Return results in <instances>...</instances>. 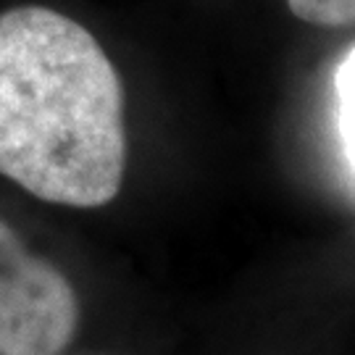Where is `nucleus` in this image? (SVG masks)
I'll list each match as a JSON object with an SVG mask.
<instances>
[{
    "mask_svg": "<svg viewBox=\"0 0 355 355\" xmlns=\"http://www.w3.org/2000/svg\"><path fill=\"white\" fill-rule=\"evenodd\" d=\"M124 168V89L101 42L45 6L0 13V177L45 203L101 208Z\"/></svg>",
    "mask_w": 355,
    "mask_h": 355,
    "instance_id": "1",
    "label": "nucleus"
},
{
    "mask_svg": "<svg viewBox=\"0 0 355 355\" xmlns=\"http://www.w3.org/2000/svg\"><path fill=\"white\" fill-rule=\"evenodd\" d=\"M290 11L313 26H353L355 0H287Z\"/></svg>",
    "mask_w": 355,
    "mask_h": 355,
    "instance_id": "4",
    "label": "nucleus"
},
{
    "mask_svg": "<svg viewBox=\"0 0 355 355\" xmlns=\"http://www.w3.org/2000/svg\"><path fill=\"white\" fill-rule=\"evenodd\" d=\"M334 87H337V127H340V140L347 164L355 174V48L345 53L340 61L337 76H334Z\"/></svg>",
    "mask_w": 355,
    "mask_h": 355,
    "instance_id": "3",
    "label": "nucleus"
},
{
    "mask_svg": "<svg viewBox=\"0 0 355 355\" xmlns=\"http://www.w3.org/2000/svg\"><path fill=\"white\" fill-rule=\"evenodd\" d=\"M76 327L71 282L0 218V355H61Z\"/></svg>",
    "mask_w": 355,
    "mask_h": 355,
    "instance_id": "2",
    "label": "nucleus"
}]
</instances>
